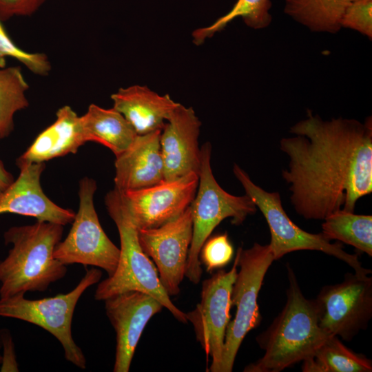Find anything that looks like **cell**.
Listing matches in <instances>:
<instances>
[{
    "label": "cell",
    "mask_w": 372,
    "mask_h": 372,
    "mask_svg": "<svg viewBox=\"0 0 372 372\" xmlns=\"http://www.w3.org/2000/svg\"><path fill=\"white\" fill-rule=\"evenodd\" d=\"M56 121L44 130L17 159L26 163H45L75 154L86 143L80 116L68 105L58 110Z\"/></svg>",
    "instance_id": "obj_19"
},
{
    "label": "cell",
    "mask_w": 372,
    "mask_h": 372,
    "mask_svg": "<svg viewBox=\"0 0 372 372\" xmlns=\"http://www.w3.org/2000/svg\"><path fill=\"white\" fill-rule=\"evenodd\" d=\"M282 138L289 157L282 177L289 185L296 212L322 220L340 211L354 212L358 199L372 192V118L324 120L307 110V117Z\"/></svg>",
    "instance_id": "obj_1"
},
{
    "label": "cell",
    "mask_w": 372,
    "mask_h": 372,
    "mask_svg": "<svg viewBox=\"0 0 372 372\" xmlns=\"http://www.w3.org/2000/svg\"><path fill=\"white\" fill-rule=\"evenodd\" d=\"M238 248L240 269L231 293V306H236V311L226 329L220 372L232 371L245 337L261 322L258 297L265 274L274 261L269 244L255 242L249 249Z\"/></svg>",
    "instance_id": "obj_8"
},
{
    "label": "cell",
    "mask_w": 372,
    "mask_h": 372,
    "mask_svg": "<svg viewBox=\"0 0 372 372\" xmlns=\"http://www.w3.org/2000/svg\"><path fill=\"white\" fill-rule=\"evenodd\" d=\"M14 180L12 175L6 170L3 162L0 160V196L11 185Z\"/></svg>",
    "instance_id": "obj_31"
},
{
    "label": "cell",
    "mask_w": 372,
    "mask_h": 372,
    "mask_svg": "<svg viewBox=\"0 0 372 372\" xmlns=\"http://www.w3.org/2000/svg\"><path fill=\"white\" fill-rule=\"evenodd\" d=\"M0 343L3 348L1 371H19L14 343L8 330L0 331Z\"/></svg>",
    "instance_id": "obj_30"
},
{
    "label": "cell",
    "mask_w": 372,
    "mask_h": 372,
    "mask_svg": "<svg viewBox=\"0 0 372 372\" xmlns=\"http://www.w3.org/2000/svg\"><path fill=\"white\" fill-rule=\"evenodd\" d=\"M46 0H0V20L6 21L15 16H30Z\"/></svg>",
    "instance_id": "obj_29"
},
{
    "label": "cell",
    "mask_w": 372,
    "mask_h": 372,
    "mask_svg": "<svg viewBox=\"0 0 372 372\" xmlns=\"http://www.w3.org/2000/svg\"><path fill=\"white\" fill-rule=\"evenodd\" d=\"M192 231L190 206L178 218L161 227L138 229L141 247L155 263L161 285L169 296L180 292Z\"/></svg>",
    "instance_id": "obj_12"
},
{
    "label": "cell",
    "mask_w": 372,
    "mask_h": 372,
    "mask_svg": "<svg viewBox=\"0 0 372 372\" xmlns=\"http://www.w3.org/2000/svg\"><path fill=\"white\" fill-rule=\"evenodd\" d=\"M198 181L199 175L190 173L146 188L120 192L137 228L151 229L181 215L191 205Z\"/></svg>",
    "instance_id": "obj_13"
},
{
    "label": "cell",
    "mask_w": 372,
    "mask_h": 372,
    "mask_svg": "<svg viewBox=\"0 0 372 372\" xmlns=\"http://www.w3.org/2000/svg\"><path fill=\"white\" fill-rule=\"evenodd\" d=\"M303 372H371L372 362L348 349L336 335H330L303 361Z\"/></svg>",
    "instance_id": "obj_22"
},
{
    "label": "cell",
    "mask_w": 372,
    "mask_h": 372,
    "mask_svg": "<svg viewBox=\"0 0 372 372\" xmlns=\"http://www.w3.org/2000/svg\"><path fill=\"white\" fill-rule=\"evenodd\" d=\"M104 301L107 316L116 334L113 371L127 372L144 328L163 306L150 295L138 291L120 293Z\"/></svg>",
    "instance_id": "obj_14"
},
{
    "label": "cell",
    "mask_w": 372,
    "mask_h": 372,
    "mask_svg": "<svg viewBox=\"0 0 372 372\" xmlns=\"http://www.w3.org/2000/svg\"><path fill=\"white\" fill-rule=\"evenodd\" d=\"M270 0H237L231 9L212 24L192 32L193 42L199 45L207 39L222 30L237 17H241L249 28L260 30L269 26L272 21Z\"/></svg>",
    "instance_id": "obj_25"
},
{
    "label": "cell",
    "mask_w": 372,
    "mask_h": 372,
    "mask_svg": "<svg viewBox=\"0 0 372 372\" xmlns=\"http://www.w3.org/2000/svg\"><path fill=\"white\" fill-rule=\"evenodd\" d=\"M316 300L322 329L350 342L371 319L372 276L347 273L342 282L324 286Z\"/></svg>",
    "instance_id": "obj_10"
},
{
    "label": "cell",
    "mask_w": 372,
    "mask_h": 372,
    "mask_svg": "<svg viewBox=\"0 0 372 372\" xmlns=\"http://www.w3.org/2000/svg\"><path fill=\"white\" fill-rule=\"evenodd\" d=\"M28 88L20 67L0 68V140L14 130L15 113L29 105L25 96Z\"/></svg>",
    "instance_id": "obj_24"
},
{
    "label": "cell",
    "mask_w": 372,
    "mask_h": 372,
    "mask_svg": "<svg viewBox=\"0 0 372 372\" xmlns=\"http://www.w3.org/2000/svg\"><path fill=\"white\" fill-rule=\"evenodd\" d=\"M200 125L193 108L180 103L165 122L160 136L165 181L174 180L190 173L199 175Z\"/></svg>",
    "instance_id": "obj_15"
},
{
    "label": "cell",
    "mask_w": 372,
    "mask_h": 372,
    "mask_svg": "<svg viewBox=\"0 0 372 372\" xmlns=\"http://www.w3.org/2000/svg\"><path fill=\"white\" fill-rule=\"evenodd\" d=\"M354 0H285L284 12L312 32L337 33L341 20Z\"/></svg>",
    "instance_id": "obj_21"
},
{
    "label": "cell",
    "mask_w": 372,
    "mask_h": 372,
    "mask_svg": "<svg viewBox=\"0 0 372 372\" xmlns=\"http://www.w3.org/2000/svg\"><path fill=\"white\" fill-rule=\"evenodd\" d=\"M234 256V247L227 233L207 238L200 252V262L207 271L222 268L227 265Z\"/></svg>",
    "instance_id": "obj_27"
},
{
    "label": "cell",
    "mask_w": 372,
    "mask_h": 372,
    "mask_svg": "<svg viewBox=\"0 0 372 372\" xmlns=\"http://www.w3.org/2000/svg\"><path fill=\"white\" fill-rule=\"evenodd\" d=\"M63 231V225L37 221L12 227L4 233L5 243L12 247L0 261V298L43 292L65 276L66 266L53 256Z\"/></svg>",
    "instance_id": "obj_3"
},
{
    "label": "cell",
    "mask_w": 372,
    "mask_h": 372,
    "mask_svg": "<svg viewBox=\"0 0 372 372\" xmlns=\"http://www.w3.org/2000/svg\"><path fill=\"white\" fill-rule=\"evenodd\" d=\"M239 254L238 248L229 271H218L203 281L200 302L186 313L207 357H211L209 369L211 372H220L225 332L231 318V293L238 272Z\"/></svg>",
    "instance_id": "obj_11"
},
{
    "label": "cell",
    "mask_w": 372,
    "mask_h": 372,
    "mask_svg": "<svg viewBox=\"0 0 372 372\" xmlns=\"http://www.w3.org/2000/svg\"><path fill=\"white\" fill-rule=\"evenodd\" d=\"M6 57L17 59L36 75L47 76L52 68L50 61L45 53L28 52L17 45L0 20V63H5Z\"/></svg>",
    "instance_id": "obj_26"
},
{
    "label": "cell",
    "mask_w": 372,
    "mask_h": 372,
    "mask_svg": "<svg viewBox=\"0 0 372 372\" xmlns=\"http://www.w3.org/2000/svg\"><path fill=\"white\" fill-rule=\"evenodd\" d=\"M211 154V145L207 142L200 148L198 185L190 205L193 231L185 276L194 284L200 282L203 273L200 249L213 230L229 218L231 224L240 225L258 209L247 194L234 196L220 186L212 172Z\"/></svg>",
    "instance_id": "obj_5"
},
{
    "label": "cell",
    "mask_w": 372,
    "mask_h": 372,
    "mask_svg": "<svg viewBox=\"0 0 372 372\" xmlns=\"http://www.w3.org/2000/svg\"><path fill=\"white\" fill-rule=\"evenodd\" d=\"M161 130L137 135L131 145L116 156L114 188L123 192L165 181L161 150Z\"/></svg>",
    "instance_id": "obj_17"
},
{
    "label": "cell",
    "mask_w": 372,
    "mask_h": 372,
    "mask_svg": "<svg viewBox=\"0 0 372 372\" xmlns=\"http://www.w3.org/2000/svg\"><path fill=\"white\" fill-rule=\"evenodd\" d=\"M18 178L0 196V214L5 213L32 216L37 221L63 226L73 222L76 213L52 202L43 192L41 176L45 163L17 161Z\"/></svg>",
    "instance_id": "obj_16"
},
{
    "label": "cell",
    "mask_w": 372,
    "mask_h": 372,
    "mask_svg": "<svg viewBox=\"0 0 372 372\" xmlns=\"http://www.w3.org/2000/svg\"><path fill=\"white\" fill-rule=\"evenodd\" d=\"M1 360H2V356L0 355V364L1 363Z\"/></svg>",
    "instance_id": "obj_32"
},
{
    "label": "cell",
    "mask_w": 372,
    "mask_h": 372,
    "mask_svg": "<svg viewBox=\"0 0 372 372\" xmlns=\"http://www.w3.org/2000/svg\"><path fill=\"white\" fill-rule=\"evenodd\" d=\"M233 172L268 225L271 240L269 244L274 260L300 250L319 251L332 256L349 265L355 273L371 274V270L362 267L358 255L343 249L340 242L331 243L322 233L311 234L296 225L285 212L279 192H269L256 185L237 164Z\"/></svg>",
    "instance_id": "obj_6"
},
{
    "label": "cell",
    "mask_w": 372,
    "mask_h": 372,
    "mask_svg": "<svg viewBox=\"0 0 372 372\" xmlns=\"http://www.w3.org/2000/svg\"><path fill=\"white\" fill-rule=\"evenodd\" d=\"M101 270L86 271L76 287L67 293L39 300H28L25 293L0 298V316L21 320L39 326L61 344L65 359L77 367L86 368V359L72 335V320L76 305L84 291L98 282Z\"/></svg>",
    "instance_id": "obj_7"
},
{
    "label": "cell",
    "mask_w": 372,
    "mask_h": 372,
    "mask_svg": "<svg viewBox=\"0 0 372 372\" xmlns=\"http://www.w3.org/2000/svg\"><path fill=\"white\" fill-rule=\"evenodd\" d=\"M80 119L85 141L105 146L115 156L125 151L137 136L129 122L113 107L105 109L91 104Z\"/></svg>",
    "instance_id": "obj_20"
},
{
    "label": "cell",
    "mask_w": 372,
    "mask_h": 372,
    "mask_svg": "<svg viewBox=\"0 0 372 372\" xmlns=\"http://www.w3.org/2000/svg\"><path fill=\"white\" fill-rule=\"evenodd\" d=\"M322 233L329 240H336L372 256V216L340 211L324 220Z\"/></svg>",
    "instance_id": "obj_23"
},
{
    "label": "cell",
    "mask_w": 372,
    "mask_h": 372,
    "mask_svg": "<svg viewBox=\"0 0 372 372\" xmlns=\"http://www.w3.org/2000/svg\"><path fill=\"white\" fill-rule=\"evenodd\" d=\"M96 181L85 177L79 182V206L71 229L55 247L53 256L65 265L81 264L105 270L112 276L117 267L120 249L103 229L94 205Z\"/></svg>",
    "instance_id": "obj_9"
},
{
    "label": "cell",
    "mask_w": 372,
    "mask_h": 372,
    "mask_svg": "<svg viewBox=\"0 0 372 372\" xmlns=\"http://www.w3.org/2000/svg\"><path fill=\"white\" fill-rule=\"evenodd\" d=\"M341 26L355 30L371 39L372 0L353 1L342 16Z\"/></svg>",
    "instance_id": "obj_28"
},
{
    "label": "cell",
    "mask_w": 372,
    "mask_h": 372,
    "mask_svg": "<svg viewBox=\"0 0 372 372\" xmlns=\"http://www.w3.org/2000/svg\"><path fill=\"white\" fill-rule=\"evenodd\" d=\"M111 99L113 108L125 117L137 135L161 130L179 105L169 95H161L140 85L121 87Z\"/></svg>",
    "instance_id": "obj_18"
},
{
    "label": "cell",
    "mask_w": 372,
    "mask_h": 372,
    "mask_svg": "<svg viewBox=\"0 0 372 372\" xmlns=\"http://www.w3.org/2000/svg\"><path fill=\"white\" fill-rule=\"evenodd\" d=\"M105 203L118 229L120 256L114 273L98 285L95 299L105 300L127 291H141L158 300L178 321L187 323L186 313L173 304L161 285L156 267L143 252L138 228L123 201L121 192L114 188L107 194Z\"/></svg>",
    "instance_id": "obj_4"
},
{
    "label": "cell",
    "mask_w": 372,
    "mask_h": 372,
    "mask_svg": "<svg viewBox=\"0 0 372 372\" xmlns=\"http://www.w3.org/2000/svg\"><path fill=\"white\" fill-rule=\"evenodd\" d=\"M289 287L281 312L256 340L263 355L245 372H280L313 356L330 336L319 324L316 299L303 295L292 268L287 265Z\"/></svg>",
    "instance_id": "obj_2"
}]
</instances>
